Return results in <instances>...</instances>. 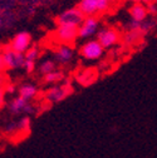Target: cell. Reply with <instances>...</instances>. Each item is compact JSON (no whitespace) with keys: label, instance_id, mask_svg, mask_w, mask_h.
<instances>
[{"label":"cell","instance_id":"6da1fadb","mask_svg":"<svg viewBox=\"0 0 157 158\" xmlns=\"http://www.w3.org/2000/svg\"><path fill=\"white\" fill-rule=\"evenodd\" d=\"M0 54L3 56V62L5 69H18V68H23L24 63V54L19 53L14 49H11L8 45H4L0 48Z\"/></svg>","mask_w":157,"mask_h":158},{"label":"cell","instance_id":"7a4b0ae2","mask_svg":"<svg viewBox=\"0 0 157 158\" xmlns=\"http://www.w3.org/2000/svg\"><path fill=\"white\" fill-rule=\"evenodd\" d=\"M84 15L81 13L78 8L67 9L63 13H61L57 18V24H66V25H74L79 27L82 22L84 20Z\"/></svg>","mask_w":157,"mask_h":158},{"label":"cell","instance_id":"3957f363","mask_svg":"<svg viewBox=\"0 0 157 158\" xmlns=\"http://www.w3.org/2000/svg\"><path fill=\"white\" fill-rule=\"evenodd\" d=\"M79 53H81V55L84 59H87V60H97V59L102 58V55L104 53V48L95 39V40H88V42H86L81 47Z\"/></svg>","mask_w":157,"mask_h":158},{"label":"cell","instance_id":"277c9868","mask_svg":"<svg viewBox=\"0 0 157 158\" xmlns=\"http://www.w3.org/2000/svg\"><path fill=\"white\" fill-rule=\"evenodd\" d=\"M55 39L63 44H69L75 42L78 38V27L74 25H66V24H58L55 29Z\"/></svg>","mask_w":157,"mask_h":158},{"label":"cell","instance_id":"5b68a950","mask_svg":"<svg viewBox=\"0 0 157 158\" xmlns=\"http://www.w3.org/2000/svg\"><path fill=\"white\" fill-rule=\"evenodd\" d=\"M72 93V87L68 84V83H64V84H55L53 87H50L47 93H45V98L47 101L50 102V103H59L62 102L63 99Z\"/></svg>","mask_w":157,"mask_h":158},{"label":"cell","instance_id":"8992f818","mask_svg":"<svg viewBox=\"0 0 157 158\" xmlns=\"http://www.w3.org/2000/svg\"><path fill=\"white\" fill-rule=\"evenodd\" d=\"M97 40L101 43L104 49H109L120 42V33L114 28H103L98 30Z\"/></svg>","mask_w":157,"mask_h":158},{"label":"cell","instance_id":"52a82bcc","mask_svg":"<svg viewBox=\"0 0 157 158\" xmlns=\"http://www.w3.org/2000/svg\"><path fill=\"white\" fill-rule=\"evenodd\" d=\"M9 47L19 53H25L32 47V35L28 31H19L16 33L9 43Z\"/></svg>","mask_w":157,"mask_h":158},{"label":"cell","instance_id":"ba28073f","mask_svg":"<svg viewBox=\"0 0 157 158\" xmlns=\"http://www.w3.org/2000/svg\"><path fill=\"white\" fill-rule=\"evenodd\" d=\"M98 28H100V22L95 16H86L82 24L78 27V36L82 39L91 38L98 33Z\"/></svg>","mask_w":157,"mask_h":158},{"label":"cell","instance_id":"9c48e42d","mask_svg":"<svg viewBox=\"0 0 157 158\" xmlns=\"http://www.w3.org/2000/svg\"><path fill=\"white\" fill-rule=\"evenodd\" d=\"M74 58V49L69 44H62L54 50V60L58 64H69Z\"/></svg>","mask_w":157,"mask_h":158},{"label":"cell","instance_id":"30bf717a","mask_svg":"<svg viewBox=\"0 0 157 158\" xmlns=\"http://www.w3.org/2000/svg\"><path fill=\"white\" fill-rule=\"evenodd\" d=\"M9 109L13 114H32L34 113L35 108L33 104L29 103V101L23 99L22 97H16L10 102L9 104Z\"/></svg>","mask_w":157,"mask_h":158},{"label":"cell","instance_id":"8fae6325","mask_svg":"<svg viewBox=\"0 0 157 158\" xmlns=\"http://www.w3.org/2000/svg\"><path fill=\"white\" fill-rule=\"evenodd\" d=\"M16 14L13 10L8 11H0V33L6 31L10 28H13L16 23Z\"/></svg>","mask_w":157,"mask_h":158},{"label":"cell","instance_id":"7c38bea8","mask_svg":"<svg viewBox=\"0 0 157 158\" xmlns=\"http://www.w3.org/2000/svg\"><path fill=\"white\" fill-rule=\"evenodd\" d=\"M77 8L84 16H95L97 14H100L97 0H81Z\"/></svg>","mask_w":157,"mask_h":158},{"label":"cell","instance_id":"4fadbf2b","mask_svg":"<svg viewBox=\"0 0 157 158\" xmlns=\"http://www.w3.org/2000/svg\"><path fill=\"white\" fill-rule=\"evenodd\" d=\"M129 15L132 18V20H136V22H143L147 19V15H148V11H147V8L142 4V3H137V4H133L131 8H129Z\"/></svg>","mask_w":157,"mask_h":158},{"label":"cell","instance_id":"5bb4252c","mask_svg":"<svg viewBox=\"0 0 157 158\" xmlns=\"http://www.w3.org/2000/svg\"><path fill=\"white\" fill-rule=\"evenodd\" d=\"M38 94V88L34 84H23L19 88V97L25 101H32Z\"/></svg>","mask_w":157,"mask_h":158},{"label":"cell","instance_id":"9a60e30c","mask_svg":"<svg viewBox=\"0 0 157 158\" xmlns=\"http://www.w3.org/2000/svg\"><path fill=\"white\" fill-rule=\"evenodd\" d=\"M63 79H64L63 72L57 70V69H54L53 72H50V73L43 75V81H44V83H47V84H58V83H61Z\"/></svg>","mask_w":157,"mask_h":158},{"label":"cell","instance_id":"2e32d148","mask_svg":"<svg viewBox=\"0 0 157 158\" xmlns=\"http://www.w3.org/2000/svg\"><path fill=\"white\" fill-rule=\"evenodd\" d=\"M55 69V62L50 60V59H47V60H43L39 65V72H40L42 75H45L50 72H53Z\"/></svg>","mask_w":157,"mask_h":158},{"label":"cell","instance_id":"e0dca14e","mask_svg":"<svg viewBox=\"0 0 157 158\" xmlns=\"http://www.w3.org/2000/svg\"><path fill=\"white\" fill-rule=\"evenodd\" d=\"M95 78H97V75H95V73L93 72V69H87V70L79 77V82L87 85V84L93 83V82L95 81Z\"/></svg>","mask_w":157,"mask_h":158},{"label":"cell","instance_id":"ac0fdd59","mask_svg":"<svg viewBox=\"0 0 157 158\" xmlns=\"http://www.w3.org/2000/svg\"><path fill=\"white\" fill-rule=\"evenodd\" d=\"M39 58V48L38 47H30L25 53H24V59L30 62H36Z\"/></svg>","mask_w":157,"mask_h":158},{"label":"cell","instance_id":"d6986e66","mask_svg":"<svg viewBox=\"0 0 157 158\" xmlns=\"http://www.w3.org/2000/svg\"><path fill=\"white\" fill-rule=\"evenodd\" d=\"M156 25H157V23L155 20H143L141 23V34L146 35V34L151 33L156 28Z\"/></svg>","mask_w":157,"mask_h":158},{"label":"cell","instance_id":"ffe728a7","mask_svg":"<svg viewBox=\"0 0 157 158\" xmlns=\"http://www.w3.org/2000/svg\"><path fill=\"white\" fill-rule=\"evenodd\" d=\"M141 36H142V34L138 33V31H129V30H127V33L125 35V42L127 44H133L137 40H140Z\"/></svg>","mask_w":157,"mask_h":158},{"label":"cell","instance_id":"44dd1931","mask_svg":"<svg viewBox=\"0 0 157 158\" xmlns=\"http://www.w3.org/2000/svg\"><path fill=\"white\" fill-rule=\"evenodd\" d=\"M18 4V0H0V11L13 10Z\"/></svg>","mask_w":157,"mask_h":158},{"label":"cell","instance_id":"7402d4cb","mask_svg":"<svg viewBox=\"0 0 157 158\" xmlns=\"http://www.w3.org/2000/svg\"><path fill=\"white\" fill-rule=\"evenodd\" d=\"M18 123V132H29L30 131V119L28 117H23L20 121H16Z\"/></svg>","mask_w":157,"mask_h":158},{"label":"cell","instance_id":"603a6c76","mask_svg":"<svg viewBox=\"0 0 157 158\" xmlns=\"http://www.w3.org/2000/svg\"><path fill=\"white\" fill-rule=\"evenodd\" d=\"M112 0H97V4H98V11L100 13H104L109 9L111 6Z\"/></svg>","mask_w":157,"mask_h":158},{"label":"cell","instance_id":"cb8c5ba5","mask_svg":"<svg viewBox=\"0 0 157 158\" xmlns=\"http://www.w3.org/2000/svg\"><path fill=\"white\" fill-rule=\"evenodd\" d=\"M4 131H5L6 133H14V132H18V123H16V121H11V122H9V123L5 126Z\"/></svg>","mask_w":157,"mask_h":158},{"label":"cell","instance_id":"d4e9b609","mask_svg":"<svg viewBox=\"0 0 157 158\" xmlns=\"http://www.w3.org/2000/svg\"><path fill=\"white\" fill-rule=\"evenodd\" d=\"M35 68V62H30V60H25L24 59V63H23V69L27 73H32Z\"/></svg>","mask_w":157,"mask_h":158},{"label":"cell","instance_id":"484cf974","mask_svg":"<svg viewBox=\"0 0 157 158\" xmlns=\"http://www.w3.org/2000/svg\"><path fill=\"white\" fill-rule=\"evenodd\" d=\"M147 11L151 13V14H156V13H157V6H156V4H155V3L148 4V6H147Z\"/></svg>","mask_w":157,"mask_h":158},{"label":"cell","instance_id":"4316f807","mask_svg":"<svg viewBox=\"0 0 157 158\" xmlns=\"http://www.w3.org/2000/svg\"><path fill=\"white\" fill-rule=\"evenodd\" d=\"M4 89H5V93H10V94H13V93L15 92V87H14L13 84H9V83L5 85Z\"/></svg>","mask_w":157,"mask_h":158},{"label":"cell","instance_id":"83f0119b","mask_svg":"<svg viewBox=\"0 0 157 158\" xmlns=\"http://www.w3.org/2000/svg\"><path fill=\"white\" fill-rule=\"evenodd\" d=\"M4 99H5V89L3 87H0V106L4 103Z\"/></svg>","mask_w":157,"mask_h":158},{"label":"cell","instance_id":"f1b7e54d","mask_svg":"<svg viewBox=\"0 0 157 158\" xmlns=\"http://www.w3.org/2000/svg\"><path fill=\"white\" fill-rule=\"evenodd\" d=\"M8 84V82H6V79H5V77H3L2 74H0V87H3V88H5V85Z\"/></svg>","mask_w":157,"mask_h":158},{"label":"cell","instance_id":"f546056e","mask_svg":"<svg viewBox=\"0 0 157 158\" xmlns=\"http://www.w3.org/2000/svg\"><path fill=\"white\" fill-rule=\"evenodd\" d=\"M4 69H5V67H4V62H3V56L0 54V73H2Z\"/></svg>","mask_w":157,"mask_h":158},{"label":"cell","instance_id":"4dcf8cb0","mask_svg":"<svg viewBox=\"0 0 157 158\" xmlns=\"http://www.w3.org/2000/svg\"><path fill=\"white\" fill-rule=\"evenodd\" d=\"M128 2H131L133 4H137V3H141V0H128Z\"/></svg>","mask_w":157,"mask_h":158}]
</instances>
